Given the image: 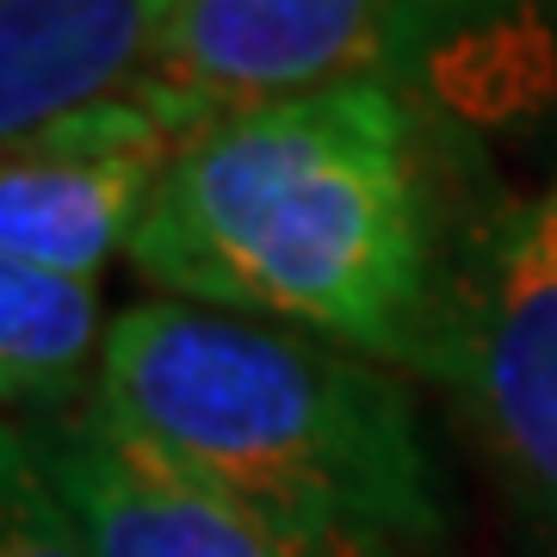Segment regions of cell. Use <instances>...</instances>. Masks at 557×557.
I'll list each match as a JSON object with an SVG mask.
<instances>
[{"label": "cell", "instance_id": "cell-1", "mask_svg": "<svg viewBox=\"0 0 557 557\" xmlns=\"http://www.w3.org/2000/svg\"><path fill=\"white\" fill-rule=\"evenodd\" d=\"M131 260L180 304L428 372L453 260L428 131L379 75L230 112L161 174Z\"/></svg>", "mask_w": 557, "mask_h": 557}, {"label": "cell", "instance_id": "cell-2", "mask_svg": "<svg viewBox=\"0 0 557 557\" xmlns=\"http://www.w3.org/2000/svg\"><path fill=\"white\" fill-rule=\"evenodd\" d=\"M94 403L174 471L273 520L384 552L446 533L409 391L335 341L149 298L106 329Z\"/></svg>", "mask_w": 557, "mask_h": 557}, {"label": "cell", "instance_id": "cell-3", "mask_svg": "<svg viewBox=\"0 0 557 557\" xmlns=\"http://www.w3.org/2000/svg\"><path fill=\"white\" fill-rule=\"evenodd\" d=\"M428 379L458 391L515 496L557 539V180L453 242Z\"/></svg>", "mask_w": 557, "mask_h": 557}, {"label": "cell", "instance_id": "cell-4", "mask_svg": "<svg viewBox=\"0 0 557 557\" xmlns=\"http://www.w3.org/2000/svg\"><path fill=\"white\" fill-rule=\"evenodd\" d=\"M7 434L75 515L94 557H397L366 539L273 520L112 428L94 391L62 409H32Z\"/></svg>", "mask_w": 557, "mask_h": 557}, {"label": "cell", "instance_id": "cell-5", "mask_svg": "<svg viewBox=\"0 0 557 557\" xmlns=\"http://www.w3.org/2000/svg\"><path fill=\"white\" fill-rule=\"evenodd\" d=\"M199 131V112L131 81L112 100L62 112L44 131L7 143L0 255L100 278L112 248H131L161 174Z\"/></svg>", "mask_w": 557, "mask_h": 557}, {"label": "cell", "instance_id": "cell-6", "mask_svg": "<svg viewBox=\"0 0 557 557\" xmlns=\"http://www.w3.org/2000/svg\"><path fill=\"white\" fill-rule=\"evenodd\" d=\"M391 0H161L137 87L205 124L379 69Z\"/></svg>", "mask_w": 557, "mask_h": 557}, {"label": "cell", "instance_id": "cell-7", "mask_svg": "<svg viewBox=\"0 0 557 557\" xmlns=\"http://www.w3.org/2000/svg\"><path fill=\"white\" fill-rule=\"evenodd\" d=\"M372 75L428 143L533 137L557 124V0H391Z\"/></svg>", "mask_w": 557, "mask_h": 557}, {"label": "cell", "instance_id": "cell-8", "mask_svg": "<svg viewBox=\"0 0 557 557\" xmlns=\"http://www.w3.org/2000/svg\"><path fill=\"white\" fill-rule=\"evenodd\" d=\"M156 0H0V143L143 75Z\"/></svg>", "mask_w": 557, "mask_h": 557}, {"label": "cell", "instance_id": "cell-9", "mask_svg": "<svg viewBox=\"0 0 557 557\" xmlns=\"http://www.w3.org/2000/svg\"><path fill=\"white\" fill-rule=\"evenodd\" d=\"M100 285L38 260L0 255V391L25 416L75 403L81 372L100 366Z\"/></svg>", "mask_w": 557, "mask_h": 557}, {"label": "cell", "instance_id": "cell-10", "mask_svg": "<svg viewBox=\"0 0 557 557\" xmlns=\"http://www.w3.org/2000/svg\"><path fill=\"white\" fill-rule=\"evenodd\" d=\"M0 557H94L75 515L13 434L0 440Z\"/></svg>", "mask_w": 557, "mask_h": 557}, {"label": "cell", "instance_id": "cell-11", "mask_svg": "<svg viewBox=\"0 0 557 557\" xmlns=\"http://www.w3.org/2000/svg\"><path fill=\"white\" fill-rule=\"evenodd\" d=\"M156 13H161V0H156Z\"/></svg>", "mask_w": 557, "mask_h": 557}]
</instances>
